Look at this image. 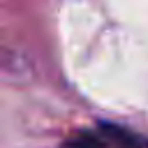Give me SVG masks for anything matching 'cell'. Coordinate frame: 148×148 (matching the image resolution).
<instances>
[{
  "instance_id": "obj_1",
  "label": "cell",
  "mask_w": 148,
  "mask_h": 148,
  "mask_svg": "<svg viewBox=\"0 0 148 148\" xmlns=\"http://www.w3.org/2000/svg\"><path fill=\"white\" fill-rule=\"evenodd\" d=\"M104 134L109 139H116V143H120L123 148H148V139H141L127 130H120V127H111L106 125L104 127Z\"/></svg>"
},
{
  "instance_id": "obj_2",
  "label": "cell",
  "mask_w": 148,
  "mask_h": 148,
  "mask_svg": "<svg viewBox=\"0 0 148 148\" xmlns=\"http://www.w3.org/2000/svg\"><path fill=\"white\" fill-rule=\"evenodd\" d=\"M62 148H102V143L92 136V134H79L72 141H67Z\"/></svg>"
}]
</instances>
